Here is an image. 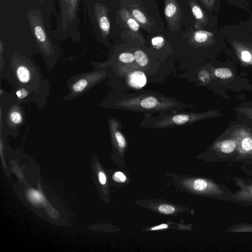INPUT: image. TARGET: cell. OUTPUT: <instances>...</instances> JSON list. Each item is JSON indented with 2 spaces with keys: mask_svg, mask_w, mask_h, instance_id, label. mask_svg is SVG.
I'll use <instances>...</instances> for the list:
<instances>
[{
  "mask_svg": "<svg viewBox=\"0 0 252 252\" xmlns=\"http://www.w3.org/2000/svg\"><path fill=\"white\" fill-rule=\"evenodd\" d=\"M99 25L101 30L106 34H108L110 25L109 19L106 15H102L99 18Z\"/></svg>",
  "mask_w": 252,
  "mask_h": 252,
  "instance_id": "2e32d148",
  "label": "cell"
},
{
  "mask_svg": "<svg viewBox=\"0 0 252 252\" xmlns=\"http://www.w3.org/2000/svg\"><path fill=\"white\" fill-rule=\"evenodd\" d=\"M28 196L30 200L35 204H40L44 201L42 194L38 191L33 189L28 191Z\"/></svg>",
  "mask_w": 252,
  "mask_h": 252,
  "instance_id": "30bf717a",
  "label": "cell"
},
{
  "mask_svg": "<svg viewBox=\"0 0 252 252\" xmlns=\"http://www.w3.org/2000/svg\"><path fill=\"white\" fill-rule=\"evenodd\" d=\"M214 34L205 31H198L193 32V39L197 43H204L213 39Z\"/></svg>",
  "mask_w": 252,
  "mask_h": 252,
  "instance_id": "ba28073f",
  "label": "cell"
},
{
  "mask_svg": "<svg viewBox=\"0 0 252 252\" xmlns=\"http://www.w3.org/2000/svg\"><path fill=\"white\" fill-rule=\"evenodd\" d=\"M121 13L123 20L130 32L135 34L139 33L140 25L132 16L125 9H122Z\"/></svg>",
  "mask_w": 252,
  "mask_h": 252,
  "instance_id": "8992f818",
  "label": "cell"
},
{
  "mask_svg": "<svg viewBox=\"0 0 252 252\" xmlns=\"http://www.w3.org/2000/svg\"><path fill=\"white\" fill-rule=\"evenodd\" d=\"M236 143L235 141L228 140L224 141L220 147L221 150L224 153H230L235 149Z\"/></svg>",
  "mask_w": 252,
  "mask_h": 252,
  "instance_id": "4fadbf2b",
  "label": "cell"
},
{
  "mask_svg": "<svg viewBox=\"0 0 252 252\" xmlns=\"http://www.w3.org/2000/svg\"><path fill=\"white\" fill-rule=\"evenodd\" d=\"M189 3L196 25L199 27L206 26L209 21L206 14L194 0H189Z\"/></svg>",
  "mask_w": 252,
  "mask_h": 252,
  "instance_id": "277c9868",
  "label": "cell"
},
{
  "mask_svg": "<svg viewBox=\"0 0 252 252\" xmlns=\"http://www.w3.org/2000/svg\"><path fill=\"white\" fill-rule=\"evenodd\" d=\"M168 227L167 224H161L151 228V230H155L166 228Z\"/></svg>",
  "mask_w": 252,
  "mask_h": 252,
  "instance_id": "4316f807",
  "label": "cell"
},
{
  "mask_svg": "<svg viewBox=\"0 0 252 252\" xmlns=\"http://www.w3.org/2000/svg\"><path fill=\"white\" fill-rule=\"evenodd\" d=\"M152 43L155 47L159 48L162 45L163 39L160 36L156 37L152 39Z\"/></svg>",
  "mask_w": 252,
  "mask_h": 252,
  "instance_id": "603a6c76",
  "label": "cell"
},
{
  "mask_svg": "<svg viewBox=\"0 0 252 252\" xmlns=\"http://www.w3.org/2000/svg\"></svg>",
  "mask_w": 252,
  "mask_h": 252,
  "instance_id": "83f0119b",
  "label": "cell"
},
{
  "mask_svg": "<svg viewBox=\"0 0 252 252\" xmlns=\"http://www.w3.org/2000/svg\"><path fill=\"white\" fill-rule=\"evenodd\" d=\"M203 3L208 8H211L213 7L215 0H201Z\"/></svg>",
  "mask_w": 252,
  "mask_h": 252,
  "instance_id": "484cf974",
  "label": "cell"
},
{
  "mask_svg": "<svg viewBox=\"0 0 252 252\" xmlns=\"http://www.w3.org/2000/svg\"><path fill=\"white\" fill-rule=\"evenodd\" d=\"M132 17L142 26H147L148 24V20L144 13L137 8H134L131 10Z\"/></svg>",
  "mask_w": 252,
  "mask_h": 252,
  "instance_id": "8fae6325",
  "label": "cell"
},
{
  "mask_svg": "<svg viewBox=\"0 0 252 252\" xmlns=\"http://www.w3.org/2000/svg\"><path fill=\"white\" fill-rule=\"evenodd\" d=\"M29 94L28 90L25 88H20L16 92V94L19 99L26 97Z\"/></svg>",
  "mask_w": 252,
  "mask_h": 252,
  "instance_id": "7402d4cb",
  "label": "cell"
},
{
  "mask_svg": "<svg viewBox=\"0 0 252 252\" xmlns=\"http://www.w3.org/2000/svg\"><path fill=\"white\" fill-rule=\"evenodd\" d=\"M158 210L161 213L164 214H171L175 211L174 206L168 204H162L158 206Z\"/></svg>",
  "mask_w": 252,
  "mask_h": 252,
  "instance_id": "ffe728a7",
  "label": "cell"
},
{
  "mask_svg": "<svg viewBox=\"0 0 252 252\" xmlns=\"http://www.w3.org/2000/svg\"><path fill=\"white\" fill-rule=\"evenodd\" d=\"M98 178L99 182L101 184L104 185L106 183V177L105 174L103 172L100 171L99 172Z\"/></svg>",
  "mask_w": 252,
  "mask_h": 252,
  "instance_id": "d4e9b609",
  "label": "cell"
},
{
  "mask_svg": "<svg viewBox=\"0 0 252 252\" xmlns=\"http://www.w3.org/2000/svg\"><path fill=\"white\" fill-rule=\"evenodd\" d=\"M16 73L18 80L22 84H27L31 80L30 71L25 65L18 66L16 68Z\"/></svg>",
  "mask_w": 252,
  "mask_h": 252,
  "instance_id": "52a82bcc",
  "label": "cell"
},
{
  "mask_svg": "<svg viewBox=\"0 0 252 252\" xmlns=\"http://www.w3.org/2000/svg\"><path fill=\"white\" fill-rule=\"evenodd\" d=\"M35 35L37 39L41 43L45 42L46 37L43 29L40 26H36L34 29Z\"/></svg>",
  "mask_w": 252,
  "mask_h": 252,
  "instance_id": "ac0fdd59",
  "label": "cell"
},
{
  "mask_svg": "<svg viewBox=\"0 0 252 252\" xmlns=\"http://www.w3.org/2000/svg\"><path fill=\"white\" fill-rule=\"evenodd\" d=\"M134 59L136 63L142 66L147 65L148 59L146 55L141 50H136L134 53Z\"/></svg>",
  "mask_w": 252,
  "mask_h": 252,
  "instance_id": "7c38bea8",
  "label": "cell"
},
{
  "mask_svg": "<svg viewBox=\"0 0 252 252\" xmlns=\"http://www.w3.org/2000/svg\"><path fill=\"white\" fill-rule=\"evenodd\" d=\"M145 74L140 71H135L130 73L128 77V84L135 89H140L146 84Z\"/></svg>",
  "mask_w": 252,
  "mask_h": 252,
  "instance_id": "5b68a950",
  "label": "cell"
},
{
  "mask_svg": "<svg viewBox=\"0 0 252 252\" xmlns=\"http://www.w3.org/2000/svg\"><path fill=\"white\" fill-rule=\"evenodd\" d=\"M119 60L124 63H130L133 62L135 59L134 55L130 53H123L119 56Z\"/></svg>",
  "mask_w": 252,
  "mask_h": 252,
  "instance_id": "d6986e66",
  "label": "cell"
},
{
  "mask_svg": "<svg viewBox=\"0 0 252 252\" xmlns=\"http://www.w3.org/2000/svg\"><path fill=\"white\" fill-rule=\"evenodd\" d=\"M192 188L196 191H203L207 187V182L202 179H197L192 182Z\"/></svg>",
  "mask_w": 252,
  "mask_h": 252,
  "instance_id": "9a60e30c",
  "label": "cell"
},
{
  "mask_svg": "<svg viewBox=\"0 0 252 252\" xmlns=\"http://www.w3.org/2000/svg\"><path fill=\"white\" fill-rule=\"evenodd\" d=\"M216 77L221 79H228L232 76L231 71L227 68H219L214 72Z\"/></svg>",
  "mask_w": 252,
  "mask_h": 252,
  "instance_id": "5bb4252c",
  "label": "cell"
},
{
  "mask_svg": "<svg viewBox=\"0 0 252 252\" xmlns=\"http://www.w3.org/2000/svg\"><path fill=\"white\" fill-rule=\"evenodd\" d=\"M211 116L210 112L194 113L181 111L161 114L152 116L151 114H144V118L140 123L142 128L163 129L175 126L190 125Z\"/></svg>",
  "mask_w": 252,
  "mask_h": 252,
  "instance_id": "7a4b0ae2",
  "label": "cell"
},
{
  "mask_svg": "<svg viewBox=\"0 0 252 252\" xmlns=\"http://www.w3.org/2000/svg\"><path fill=\"white\" fill-rule=\"evenodd\" d=\"M11 122L14 125H19L23 121V116L21 112L17 110L11 111L9 115Z\"/></svg>",
  "mask_w": 252,
  "mask_h": 252,
  "instance_id": "e0dca14e",
  "label": "cell"
},
{
  "mask_svg": "<svg viewBox=\"0 0 252 252\" xmlns=\"http://www.w3.org/2000/svg\"><path fill=\"white\" fill-rule=\"evenodd\" d=\"M91 78H81L76 81L72 86V92L75 94H79L85 90L90 84Z\"/></svg>",
  "mask_w": 252,
  "mask_h": 252,
  "instance_id": "9c48e42d",
  "label": "cell"
},
{
  "mask_svg": "<svg viewBox=\"0 0 252 252\" xmlns=\"http://www.w3.org/2000/svg\"><path fill=\"white\" fill-rule=\"evenodd\" d=\"M242 147L245 151H250L252 149V139L250 138H245L242 141Z\"/></svg>",
  "mask_w": 252,
  "mask_h": 252,
  "instance_id": "44dd1931",
  "label": "cell"
},
{
  "mask_svg": "<svg viewBox=\"0 0 252 252\" xmlns=\"http://www.w3.org/2000/svg\"><path fill=\"white\" fill-rule=\"evenodd\" d=\"M108 107L146 114H165L182 111L189 106L175 97L158 92L141 91L113 93L107 100Z\"/></svg>",
  "mask_w": 252,
  "mask_h": 252,
  "instance_id": "6da1fadb",
  "label": "cell"
},
{
  "mask_svg": "<svg viewBox=\"0 0 252 252\" xmlns=\"http://www.w3.org/2000/svg\"><path fill=\"white\" fill-rule=\"evenodd\" d=\"M164 14L170 25L175 24L179 18V9L175 0H164Z\"/></svg>",
  "mask_w": 252,
  "mask_h": 252,
  "instance_id": "3957f363",
  "label": "cell"
},
{
  "mask_svg": "<svg viewBox=\"0 0 252 252\" xmlns=\"http://www.w3.org/2000/svg\"><path fill=\"white\" fill-rule=\"evenodd\" d=\"M113 178L117 182H124L126 179L125 175L121 172H116L113 176Z\"/></svg>",
  "mask_w": 252,
  "mask_h": 252,
  "instance_id": "cb8c5ba5",
  "label": "cell"
}]
</instances>
